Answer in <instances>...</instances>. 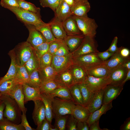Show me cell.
I'll return each mask as SVG.
<instances>
[{"label":"cell","instance_id":"cell-1","mask_svg":"<svg viewBox=\"0 0 130 130\" xmlns=\"http://www.w3.org/2000/svg\"><path fill=\"white\" fill-rule=\"evenodd\" d=\"M0 99L5 105L3 113L4 117L14 123L19 124L21 121L22 111L15 100L7 94L1 95Z\"/></svg>","mask_w":130,"mask_h":130},{"label":"cell","instance_id":"cell-2","mask_svg":"<svg viewBox=\"0 0 130 130\" xmlns=\"http://www.w3.org/2000/svg\"><path fill=\"white\" fill-rule=\"evenodd\" d=\"M72 16L83 35L95 37L98 26L94 19L88 17L87 15L82 16Z\"/></svg>","mask_w":130,"mask_h":130},{"label":"cell","instance_id":"cell-3","mask_svg":"<svg viewBox=\"0 0 130 130\" xmlns=\"http://www.w3.org/2000/svg\"><path fill=\"white\" fill-rule=\"evenodd\" d=\"M13 13L18 20L24 24H30L35 26L44 23L41 19L40 15L21 9L19 7L8 9Z\"/></svg>","mask_w":130,"mask_h":130},{"label":"cell","instance_id":"cell-4","mask_svg":"<svg viewBox=\"0 0 130 130\" xmlns=\"http://www.w3.org/2000/svg\"><path fill=\"white\" fill-rule=\"evenodd\" d=\"M52 104L55 117L72 114L76 104L72 100L63 99L55 97L53 99Z\"/></svg>","mask_w":130,"mask_h":130},{"label":"cell","instance_id":"cell-5","mask_svg":"<svg viewBox=\"0 0 130 130\" xmlns=\"http://www.w3.org/2000/svg\"><path fill=\"white\" fill-rule=\"evenodd\" d=\"M18 65L22 66L31 57L33 48L27 41L19 44L14 48Z\"/></svg>","mask_w":130,"mask_h":130},{"label":"cell","instance_id":"cell-6","mask_svg":"<svg viewBox=\"0 0 130 130\" xmlns=\"http://www.w3.org/2000/svg\"><path fill=\"white\" fill-rule=\"evenodd\" d=\"M96 42L94 37L84 36L80 45L72 53L73 58L87 54L97 53Z\"/></svg>","mask_w":130,"mask_h":130},{"label":"cell","instance_id":"cell-7","mask_svg":"<svg viewBox=\"0 0 130 130\" xmlns=\"http://www.w3.org/2000/svg\"><path fill=\"white\" fill-rule=\"evenodd\" d=\"M74 63L72 53L64 56H53L51 66L57 73L69 69Z\"/></svg>","mask_w":130,"mask_h":130},{"label":"cell","instance_id":"cell-8","mask_svg":"<svg viewBox=\"0 0 130 130\" xmlns=\"http://www.w3.org/2000/svg\"><path fill=\"white\" fill-rule=\"evenodd\" d=\"M84 83L88 88L95 93L103 89L110 84L109 78H98L87 75Z\"/></svg>","mask_w":130,"mask_h":130},{"label":"cell","instance_id":"cell-9","mask_svg":"<svg viewBox=\"0 0 130 130\" xmlns=\"http://www.w3.org/2000/svg\"><path fill=\"white\" fill-rule=\"evenodd\" d=\"M74 63L85 68L102 63L97 53H92L73 58Z\"/></svg>","mask_w":130,"mask_h":130},{"label":"cell","instance_id":"cell-10","mask_svg":"<svg viewBox=\"0 0 130 130\" xmlns=\"http://www.w3.org/2000/svg\"><path fill=\"white\" fill-rule=\"evenodd\" d=\"M25 25L29 31V36L27 41L33 48L46 42V40L41 32L32 25L26 24Z\"/></svg>","mask_w":130,"mask_h":130},{"label":"cell","instance_id":"cell-11","mask_svg":"<svg viewBox=\"0 0 130 130\" xmlns=\"http://www.w3.org/2000/svg\"><path fill=\"white\" fill-rule=\"evenodd\" d=\"M84 69L87 75L96 78H109L110 74V70L103 62Z\"/></svg>","mask_w":130,"mask_h":130},{"label":"cell","instance_id":"cell-12","mask_svg":"<svg viewBox=\"0 0 130 130\" xmlns=\"http://www.w3.org/2000/svg\"><path fill=\"white\" fill-rule=\"evenodd\" d=\"M124 85H114L109 84L103 89L104 95L103 104L109 103L120 95L123 89Z\"/></svg>","mask_w":130,"mask_h":130},{"label":"cell","instance_id":"cell-13","mask_svg":"<svg viewBox=\"0 0 130 130\" xmlns=\"http://www.w3.org/2000/svg\"><path fill=\"white\" fill-rule=\"evenodd\" d=\"M91 9L88 0H74L73 5L71 6L72 15L82 16L87 15Z\"/></svg>","mask_w":130,"mask_h":130},{"label":"cell","instance_id":"cell-14","mask_svg":"<svg viewBox=\"0 0 130 130\" xmlns=\"http://www.w3.org/2000/svg\"><path fill=\"white\" fill-rule=\"evenodd\" d=\"M128 70L121 65L110 70L109 77L110 82V84L114 85L122 84Z\"/></svg>","mask_w":130,"mask_h":130},{"label":"cell","instance_id":"cell-15","mask_svg":"<svg viewBox=\"0 0 130 130\" xmlns=\"http://www.w3.org/2000/svg\"><path fill=\"white\" fill-rule=\"evenodd\" d=\"M33 102L34 107L32 114V118L35 124L38 126L46 118L45 106L41 99Z\"/></svg>","mask_w":130,"mask_h":130},{"label":"cell","instance_id":"cell-16","mask_svg":"<svg viewBox=\"0 0 130 130\" xmlns=\"http://www.w3.org/2000/svg\"><path fill=\"white\" fill-rule=\"evenodd\" d=\"M53 80L60 87L69 88L74 84L72 76L69 69L57 73Z\"/></svg>","mask_w":130,"mask_h":130},{"label":"cell","instance_id":"cell-17","mask_svg":"<svg viewBox=\"0 0 130 130\" xmlns=\"http://www.w3.org/2000/svg\"><path fill=\"white\" fill-rule=\"evenodd\" d=\"M7 94L15 100L22 112L26 113L27 109L24 105V96L22 90V84H18L10 90Z\"/></svg>","mask_w":130,"mask_h":130},{"label":"cell","instance_id":"cell-18","mask_svg":"<svg viewBox=\"0 0 130 130\" xmlns=\"http://www.w3.org/2000/svg\"><path fill=\"white\" fill-rule=\"evenodd\" d=\"M69 69L72 74L74 84L84 82L87 74L84 68L74 63Z\"/></svg>","mask_w":130,"mask_h":130},{"label":"cell","instance_id":"cell-19","mask_svg":"<svg viewBox=\"0 0 130 130\" xmlns=\"http://www.w3.org/2000/svg\"><path fill=\"white\" fill-rule=\"evenodd\" d=\"M54 12L55 17L62 22L72 15L71 6L64 0L61 1Z\"/></svg>","mask_w":130,"mask_h":130},{"label":"cell","instance_id":"cell-20","mask_svg":"<svg viewBox=\"0 0 130 130\" xmlns=\"http://www.w3.org/2000/svg\"><path fill=\"white\" fill-rule=\"evenodd\" d=\"M52 33L56 39L64 40L67 34L63 25V22L55 17L49 23Z\"/></svg>","mask_w":130,"mask_h":130},{"label":"cell","instance_id":"cell-21","mask_svg":"<svg viewBox=\"0 0 130 130\" xmlns=\"http://www.w3.org/2000/svg\"><path fill=\"white\" fill-rule=\"evenodd\" d=\"M8 54L11 59L10 65L6 74L0 79V84L6 80L15 78L16 74L18 65L14 49L10 51Z\"/></svg>","mask_w":130,"mask_h":130},{"label":"cell","instance_id":"cell-22","mask_svg":"<svg viewBox=\"0 0 130 130\" xmlns=\"http://www.w3.org/2000/svg\"><path fill=\"white\" fill-rule=\"evenodd\" d=\"M22 88L25 103L29 101L41 99L39 88L31 87L26 84H22Z\"/></svg>","mask_w":130,"mask_h":130},{"label":"cell","instance_id":"cell-23","mask_svg":"<svg viewBox=\"0 0 130 130\" xmlns=\"http://www.w3.org/2000/svg\"><path fill=\"white\" fill-rule=\"evenodd\" d=\"M40 98L45 105L46 118L51 124L54 117L52 104L54 98L52 97L48 94L42 93H40Z\"/></svg>","mask_w":130,"mask_h":130},{"label":"cell","instance_id":"cell-24","mask_svg":"<svg viewBox=\"0 0 130 130\" xmlns=\"http://www.w3.org/2000/svg\"><path fill=\"white\" fill-rule=\"evenodd\" d=\"M111 101L106 104H103L98 109L91 113L86 122L89 127L94 122L99 120L101 116L105 114L108 110L111 109L113 106Z\"/></svg>","mask_w":130,"mask_h":130},{"label":"cell","instance_id":"cell-25","mask_svg":"<svg viewBox=\"0 0 130 130\" xmlns=\"http://www.w3.org/2000/svg\"><path fill=\"white\" fill-rule=\"evenodd\" d=\"M63 25L67 35L83 34L72 15L63 22Z\"/></svg>","mask_w":130,"mask_h":130},{"label":"cell","instance_id":"cell-26","mask_svg":"<svg viewBox=\"0 0 130 130\" xmlns=\"http://www.w3.org/2000/svg\"><path fill=\"white\" fill-rule=\"evenodd\" d=\"M84 36L83 35H67L64 39L70 53H72L78 47Z\"/></svg>","mask_w":130,"mask_h":130},{"label":"cell","instance_id":"cell-27","mask_svg":"<svg viewBox=\"0 0 130 130\" xmlns=\"http://www.w3.org/2000/svg\"><path fill=\"white\" fill-rule=\"evenodd\" d=\"M104 92L103 89L95 92L87 108L91 113L99 109L103 104Z\"/></svg>","mask_w":130,"mask_h":130},{"label":"cell","instance_id":"cell-28","mask_svg":"<svg viewBox=\"0 0 130 130\" xmlns=\"http://www.w3.org/2000/svg\"><path fill=\"white\" fill-rule=\"evenodd\" d=\"M91 113L87 107L76 104L72 115L78 121L86 122Z\"/></svg>","mask_w":130,"mask_h":130},{"label":"cell","instance_id":"cell-29","mask_svg":"<svg viewBox=\"0 0 130 130\" xmlns=\"http://www.w3.org/2000/svg\"><path fill=\"white\" fill-rule=\"evenodd\" d=\"M128 58H124L120 55L118 48L117 52L114 53L109 59L103 61V63L111 70L121 65Z\"/></svg>","mask_w":130,"mask_h":130},{"label":"cell","instance_id":"cell-30","mask_svg":"<svg viewBox=\"0 0 130 130\" xmlns=\"http://www.w3.org/2000/svg\"><path fill=\"white\" fill-rule=\"evenodd\" d=\"M34 26L42 34L47 42L50 43L56 39L52 33L49 23L44 22Z\"/></svg>","mask_w":130,"mask_h":130},{"label":"cell","instance_id":"cell-31","mask_svg":"<svg viewBox=\"0 0 130 130\" xmlns=\"http://www.w3.org/2000/svg\"><path fill=\"white\" fill-rule=\"evenodd\" d=\"M38 70L43 83L49 80H53L57 73L51 65L43 68H39Z\"/></svg>","mask_w":130,"mask_h":130},{"label":"cell","instance_id":"cell-32","mask_svg":"<svg viewBox=\"0 0 130 130\" xmlns=\"http://www.w3.org/2000/svg\"><path fill=\"white\" fill-rule=\"evenodd\" d=\"M48 94L53 98L58 97L62 99L73 101L69 88H58Z\"/></svg>","mask_w":130,"mask_h":130},{"label":"cell","instance_id":"cell-33","mask_svg":"<svg viewBox=\"0 0 130 130\" xmlns=\"http://www.w3.org/2000/svg\"><path fill=\"white\" fill-rule=\"evenodd\" d=\"M78 84L82 97L84 106L87 107L92 100L94 93L90 90L84 83Z\"/></svg>","mask_w":130,"mask_h":130},{"label":"cell","instance_id":"cell-34","mask_svg":"<svg viewBox=\"0 0 130 130\" xmlns=\"http://www.w3.org/2000/svg\"><path fill=\"white\" fill-rule=\"evenodd\" d=\"M69 89L71 97L75 103L77 104L84 106L83 98L78 84H73L69 88Z\"/></svg>","mask_w":130,"mask_h":130},{"label":"cell","instance_id":"cell-35","mask_svg":"<svg viewBox=\"0 0 130 130\" xmlns=\"http://www.w3.org/2000/svg\"><path fill=\"white\" fill-rule=\"evenodd\" d=\"M0 130H25L21 124H16L6 118L0 120Z\"/></svg>","mask_w":130,"mask_h":130},{"label":"cell","instance_id":"cell-36","mask_svg":"<svg viewBox=\"0 0 130 130\" xmlns=\"http://www.w3.org/2000/svg\"><path fill=\"white\" fill-rule=\"evenodd\" d=\"M15 78L22 84H26L28 82L29 75L24 65H18L17 73Z\"/></svg>","mask_w":130,"mask_h":130},{"label":"cell","instance_id":"cell-37","mask_svg":"<svg viewBox=\"0 0 130 130\" xmlns=\"http://www.w3.org/2000/svg\"><path fill=\"white\" fill-rule=\"evenodd\" d=\"M20 84L15 78L6 80L0 84V93L1 95L7 94L16 85Z\"/></svg>","mask_w":130,"mask_h":130},{"label":"cell","instance_id":"cell-38","mask_svg":"<svg viewBox=\"0 0 130 130\" xmlns=\"http://www.w3.org/2000/svg\"><path fill=\"white\" fill-rule=\"evenodd\" d=\"M42 83L37 69L33 71L29 75V80L26 84L31 87L39 88Z\"/></svg>","mask_w":130,"mask_h":130},{"label":"cell","instance_id":"cell-39","mask_svg":"<svg viewBox=\"0 0 130 130\" xmlns=\"http://www.w3.org/2000/svg\"><path fill=\"white\" fill-rule=\"evenodd\" d=\"M24 65L29 75L33 71L39 68V59L35 54L33 51L31 57Z\"/></svg>","mask_w":130,"mask_h":130},{"label":"cell","instance_id":"cell-40","mask_svg":"<svg viewBox=\"0 0 130 130\" xmlns=\"http://www.w3.org/2000/svg\"><path fill=\"white\" fill-rule=\"evenodd\" d=\"M60 87L54 80H49L43 83L39 88L40 93L49 94Z\"/></svg>","mask_w":130,"mask_h":130},{"label":"cell","instance_id":"cell-41","mask_svg":"<svg viewBox=\"0 0 130 130\" xmlns=\"http://www.w3.org/2000/svg\"><path fill=\"white\" fill-rule=\"evenodd\" d=\"M19 7L39 15H40V9L34 4L25 0H18Z\"/></svg>","mask_w":130,"mask_h":130},{"label":"cell","instance_id":"cell-42","mask_svg":"<svg viewBox=\"0 0 130 130\" xmlns=\"http://www.w3.org/2000/svg\"><path fill=\"white\" fill-rule=\"evenodd\" d=\"M49 43H43L33 48V52L39 59L42 56L48 52Z\"/></svg>","mask_w":130,"mask_h":130},{"label":"cell","instance_id":"cell-43","mask_svg":"<svg viewBox=\"0 0 130 130\" xmlns=\"http://www.w3.org/2000/svg\"><path fill=\"white\" fill-rule=\"evenodd\" d=\"M69 115L55 116V121L54 127L58 130H65L66 122Z\"/></svg>","mask_w":130,"mask_h":130},{"label":"cell","instance_id":"cell-44","mask_svg":"<svg viewBox=\"0 0 130 130\" xmlns=\"http://www.w3.org/2000/svg\"><path fill=\"white\" fill-rule=\"evenodd\" d=\"M52 55L47 52L39 59V68H44L51 66L52 63Z\"/></svg>","mask_w":130,"mask_h":130},{"label":"cell","instance_id":"cell-45","mask_svg":"<svg viewBox=\"0 0 130 130\" xmlns=\"http://www.w3.org/2000/svg\"><path fill=\"white\" fill-rule=\"evenodd\" d=\"M62 0H39L41 5L43 7H49L54 12Z\"/></svg>","mask_w":130,"mask_h":130},{"label":"cell","instance_id":"cell-46","mask_svg":"<svg viewBox=\"0 0 130 130\" xmlns=\"http://www.w3.org/2000/svg\"><path fill=\"white\" fill-rule=\"evenodd\" d=\"M70 53L67 46L63 40L58 50L52 56H64Z\"/></svg>","mask_w":130,"mask_h":130},{"label":"cell","instance_id":"cell-47","mask_svg":"<svg viewBox=\"0 0 130 130\" xmlns=\"http://www.w3.org/2000/svg\"><path fill=\"white\" fill-rule=\"evenodd\" d=\"M63 40L56 39L50 42L48 52L53 55L58 50Z\"/></svg>","mask_w":130,"mask_h":130},{"label":"cell","instance_id":"cell-48","mask_svg":"<svg viewBox=\"0 0 130 130\" xmlns=\"http://www.w3.org/2000/svg\"><path fill=\"white\" fill-rule=\"evenodd\" d=\"M69 115L67 120L66 128L68 130H77V126L78 121L72 114Z\"/></svg>","mask_w":130,"mask_h":130},{"label":"cell","instance_id":"cell-49","mask_svg":"<svg viewBox=\"0 0 130 130\" xmlns=\"http://www.w3.org/2000/svg\"><path fill=\"white\" fill-rule=\"evenodd\" d=\"M0 5L7 9L11 8L19 7L18 0H1Z\"/></svg>","mask_w":130,"mask_h":130},{"label":"cell","instance_id":"cell-50","mask_svg":"<svg viewBox=\"0 0 130 130\" xmlns=\"http://www.w3.org/2000/svg\"><path fill=\"white\" fill-rule=\"evenodd\" d=\"M52 125L46 118L44 119L36 129V130H50Z\"/></svg>","mask_w":130,"mask_h":130},{"label":"cell","instance_id":"cell-51","mask_svg":"<svg viewBox=\"0 0 130 130\" xmlns=\"http://www.w3.org/2000/svg\"><path fill=\"white\" fill-rule=\"evenodd\" d=\"M21 124L24 128L25 130H35L36 129L32 128L29 124L27 121L26 113L22 112L21 117Z\"/></svg>","mask_w":130,"mask_h":130},{"label":"cell","instance_id":"cell-52","mask_svg":"<svg viewBox=\"0 0 130 130\" xmlns=\"http://www.w3.org/2000/svg\"><path fill=\"white\" fill-rule=\"evenodd\" d=\"M113 54L107 50L103 52H98L97 53L98 56L102 61L109 59Z\"/></svg>","mask_w":130,"mask_h":130},{"label":"cell","instance_id":"cell-53","mask_svg":"<svg viewBox=\"0 0 130 130\" xmlns=\"http://www.w3.org/2000/svg\"><path fill=\"white\" fill-rule=\"evenodd\" d=\"M117 41L118 38L115 36L114 38L110 47L107 50L113 53L117 52L118 49L117 45Z\"/></svg>","mask_w":130,"mask_h":130},{"label":"cell","instance_id":"cell-54","mask_svg":"<svg viewBox=\"0 0 130 130\" xmlns=\"http://www.w3.org/2000/svg\"><path fill=\"white\" fill-rule=\"evenodd\" d=\"M119 51L120 55L125 58H130V51L128 48L123 47H119Z\"/></svg>","mask_w":130,"mask_h":130},{"label":"cell","instance_id":"cell-55","mask_svg":"<svg viewBox=\"0 0 130 130\" xmlns=\"http://www.w3.org/2000/svg\"><path fill=\"white\" fill-rule=\"evenodd\" d=\"M77 127V130H89V127L86 122L78 121Z\"/></svg>","mask_w":130,"mask_h":130},{"label":"cell","instance_id":"cell-56","mask_svg":"<svg viewBox=\"0 0 130 130\" xmlns=\"http://www.w3.org/2000/svg\"><path fill=\"white\" fill-rule=\"evenodd\" d=\"M99 120L97 121L92 123L90 126L89 130H108L107 129H101L99 125Z\"/></svg>","mask_w":130,"mask_h":130},{"label":"cell","instance_id":"cell-57","mask_svg":"<svg viewBox=\"0 0 130 130\" xmlns=\"http://www.w3.org/2000/svg\"><path fill=\"white\" fill-rule=\"evenodd\" d=\"M120 129L121 130H130V117L127 118L124 123L120 126Z\"/></svg>","mask_w":130,"mask_h":130},{"label":"cell","instance_id":"cell-58","mask_svg":"<svg viewBox=\"0 0 130 130\" xmlns=\"http://www.w3.org/2000/svg\"><path fill=\"white\" fill-rule=\"evenodd\" d=\"M5 107V104L0 99V120L4 118L3 113Z\"/></svg>","mask_w":130,"mask_h":130},{"label":"cell","instance_id":"cell-59","mask_svg":"<svg viewBox=\"0 0 130 130\" xmlns=\"http://www.w3.org/2000/svg\"><path fill=\"white\" fill-rule=\"evenodd\" d=\"M121 65L128 70H130V58L126 59L123 63Z\"/></svg>","mask_w":130,"mask_h":130},{"label":"cell","instance_id":"cell-60","mask_svg":"<svg viewBox=\"0 0 130 130\" xmlns=\"http://www.w3.org/2000/svg\"><path fill=\"white\" fill-rule=\"evenodd\" d=\"M130 79V70L128 71L126 75L122 84L124 85L125 83Z\"/></svg>","mask_w":130,"mask_h":130},{"label":"cell","instance_id":"cell-61","mask_svg":"<svg viewBox=\"0 0 130 130\" xmlns=\"http://www.w3.org/2000/svg\"><path fill=\"white\" fill-rule=\"evenodd\" d=\"M67 4L70 6L73 4L74 0H64Z\"/></svg>","mask_w":130,"mask_h":130},{"label":"cell","instance_id":"cell-62","mask_svg":"<svg viewBox=\"0 0 130 130\" xmlns=\"http://www.w3.org/2000/svg\"><path fill=\"white\" fill-rule=\"evenodd\" d=\"M50 130H58V129L54 127H53L52 126L50 129Z\"/></svg>","mask_w":130,"mask_h":130},{"label":"cell","instance_id":"cell-63","mask_svg":"<svg viewBox=\"0 0 130 130\" xmlns=\"http://www.w3.org/2000/svg\"><path fill=\"white\" fill-rule=\"evenodd\" d=\"M1 95L0 93V97L1 96Z\"/></svg>","mask_w":130,"mask_h":130}]
</instances>
